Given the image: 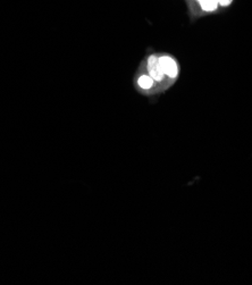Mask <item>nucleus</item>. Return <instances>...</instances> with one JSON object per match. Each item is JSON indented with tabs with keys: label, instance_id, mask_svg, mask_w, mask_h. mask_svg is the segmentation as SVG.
<instances>
[{
	"label": "nucleus",
	"instance_id": "f257e3e1",
	"mask_svg": "<svg viewBox=\"0 0 252 285\" xmlns=\"http://www.w3.org/2000/svg\"><path fill=\"white\" fill-rule=\"evenodd\" d=\"M141 72L145 73L155 82L156 89L160 87V85L165 87V85H169L173 83V81L169 80L166 73H165L163 66H161L159 61V54H152L148 56L144 62V70H142Z\"/></svg>",
	"mask_w": 252,
	"mask_h": 285
},
{
	"label": "nucleus",
	"instance_id": "f03ea898",
	"mask_svg": "<svg viewBox=\"0 0 252 285\" xmlns=\"http://www.w3.org/2000/svg\"><path fill=\"white\" fill-rule=\"evenodd\" d=\"M159 61L169 80L173 82L178 80L180 75V66L176 58L168 54H159Z\"/></svg>",
	"mask_w": 252,
	"mask_h": 285
},
{
	"label": "nucleus",
	"instance_id": "7ed1b4c3",
	"mask_svg": "<svg viewBox=\"0 0 252 285\" xmlns=\"http://www.w3.org/2000/svg\"><path fill=\"white\" fill-rule=\"evenodd\" d=\"M197 1L205 13H214L219 7L218 0H197Z\"/></svg>",
	"mask_w": 252,
	"mask_h": 285
},
{
	"label": "nucleus",
	"instance_id": "20e7f679",
	"mask_svg": "<svg viewBox=\"0 0 252 285\" xmlns=\"http://www.w3.org/2000/svg\"><path fill=\"white\" fill-rule=\"evenodd\" d=\"M233 2V0H218L220 7H228Z\"/></svg>",
	"mask_w": 252,
	"mask_h": 285
}]
</instances>
